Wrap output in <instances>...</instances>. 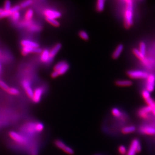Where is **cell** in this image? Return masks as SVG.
<instances>
[{"label": "cell", "instance_id": "obj_1", "mask_svg": "<svg viewBox=\"0 0 155 155\" xmlns=\"http://www.w3.org/2000/svg\"><path fill=\"white\" fill-rule=\"evenodd\" d=\"M126 3L124 13V26L129 28L133 24V3L132 1H126Z\"/></svg>", "mask_w": 155, "mask_h": 155}, {"label": "cell", "instance_id": "obj_2", "mask_svg": "<svg viewBox=\"0 0 155 155\" xmlns=\"http://www.w3.org/2000/svg\"><path fill=\"white\" fill-rule=\"evenodd\" d=\"M142 149L140 140L137 138H135L131 141L126 155H136L142 151Z\"/></svg>", "mask_w": 155, "mask_h": 155}, {"label": "cell", "instance_id": "obj_3", "mask_svg": "<svg viewBox=\"0 0 155 155\" xmlns=\"http://www.w3.org/2000/svg\"><path fill=\"white\" fill-rule=\"evenodd\" d=\"M70 66L67 62L63 61L59 62L54 66L53 71L57 72L59 75L64 74L69 70Z\"/></svg>", "mask_w": 155, "mask_h": 155}, {"label": "cell", "instance_id": "obj_4", "mask_svg": "<svg viewBox=\"0 0 155 155\" xmlns=\"http://www.w3.org/2000/svg\"><path fill=\"white\" fill-rule=\"evenodd\" d=\"M9 136L12 140H13L14 141L20 144L24 145L28 143V139L26 137L14 131H11L9 132Z\"/></svg>", "mask_w": 155, "mask_h": 155}, {"label": "cell", "instance_id": "obj_5", "mask_svg": "<svg viewBox=\"0 0 155 155\" xmlns=\"http://www.w3.org/2000/svg\"><path fill=\"white\" fill-rule=\"evenodd\" d=\"M140 133L143 135L153 136L155 135V127L150 125H143L139 129Z\"/></svg>", "mask_w": 155, "mask_h": 155}, {"label": "cell", "instance_id": "obj_6", "mask_svg": "<svg viewBox=\"0 0 155 155\" xmlns=\"http://www.w3.org/2000/svg\"><path fill=\"white\" fill-rule=\"evenodd\" d=\"M127 75L132 78H148V73L140 70H129Z\"/></svg>", "mask_w": 155, "mask_h": 155}, {"label": "cell", "instance_id": "obj_7", "mask_svg": "<svg viewBox=\"0 0 155 155\" xmlns=\"http://www.w3.org/2000/svg\"><path fill=\"white\" fill-rule=\"evenodd\" d=\"M44 14L47 18L56 20L62 16V14L60 12L51 9H46L44 11Z\"/></svg>", "mask_w": 155, "mask_h": 155}, {"label": "cell", "instance_id": "obj_8", "mask_svg": "<svg viewBox=\"0 0 155 155\" xmlns=\"http://www.w3.org/2000/svg\"><path fill=\"white\" fill-rule=\"evenodd\" d=\"M22 86L23 87L24 89L26 91V94L29 98L32 99L33 96V91L32 90L31 86V83L29 80L25 79L22 81Z\"/></svg>", "mask_w": 155, "mask_h": 155}, {"label": "cell", "instance_id": "obj_9", "mask_svg": "<svg viewBox=\"0 0 155 155\" xmlns=\"http://www.w3.org/2000/svg\"><path fill=\"white\" fill-rule=\"evenodd\" d=\"M43 50L40 47L33 48L30 47H22V54L23 55L26 56L30 53H41Z\"/></svg>", "mask_w": 155, "mask_h": 155}, {"label": "cell", "instance_id": "obj_10", "mask_svg": "<svg viewBox=\"0 0 155 155\" xmlns=\"http://www.w3.org/2000/svg\"><path fill=\"white\" fill-rule=\"evenodd\" d=\"M43 93V88H37L33 91V96L32 100L35 103H38L41 100V97Z\"/></svg>", "mask_w": 155, "mask_h": 155}, {"label": "cell", "instance_id": "obj_11", "mask_svg": "<svg viewBox=\"0 0 155 155\" xmlns=\"http://www.w3.org/2000/svg\"><path fill=\"white\" fill-rule=\"evenodd\" d=\"M155 76L154 75L151 74L148 76V82L146 88L147 91L150 92H152L155 89Z\"/></svg>", "mask_w": 155, "mask_h": 155}, {"label": "cell", "instance_id": "obj_12", "mask_svg": "<svg viewBox=\"0 0 155 155\" xmlns=\"http://www.w3.org/2000/svg\"><path fill=\"white\" fill-rule=\"evenodd\" d=\"M62 47V44L59 43L56 44L53 48L51 49V50L50 51V62L53 61L54 57L57 54V53L60 51Z\"/></svg>", "mask_w": 155, "mask_h": 155}, {"label": "cell", "instance_id": "obj_13", "mask_svg": "<svg viewBox=\"0 0 155 155\" xmlns=\"http://www.w3.org/2000/svg\"><path fill=\"white\" fill-rule=\"evenodd\" d=\"M152 107H151L150 106L145 107L142 109L140 110L139 115L140 117L143 118V119H147L148 118V114L149 113L152 112Z\"/></svg>", "mask_w": 155, "mask_h": 155}, {"label": "cell", "instance_id": "obj_14", "mask_svg": "<svg viewBox=\"0 0 155 155\" xmlns=\"http://www.w3.org/2000/svg\"><path fill=\"white\" fill-rule=\"evenodd\" d=\"M21 44L22 47H30L33 48L40 47V45L37 43L28 40H23L21 42Z\"/></svg>", "mask_w": 155, "mask_h": 155}, {"label": "cell", "instance_id": "obj_15", "mask_svg": "<svg viewBox=\"0 0 155 155\" xmlns=\"http://www.w3.org/2000/svg\"><path fill=\"white\" fill-rule=\"evenodd\" d=\"M40 59L41 61L43 63H49L50 62V51L47 49H44L43 50L41 53L40 56Z\"/></svg>", "mask_w": 155, "mask_h": 155}, {"label": "cell", "instance_id": "obj_16", "mask_svg": "<svg viewBox=\"0 0 155 155\" xmlns=\"http://www.w3.org/2000/svg\"><path fill=\"white\" fill-rule=\"evenodd\" d=\"M136 130V127L133 126H127L123 127L122 129V134L124 135H127L135 132Z\"/></svg>", "mask_w": 155, "mask_h": 155}, {"label": "cell", "instance_id": "obj_17", "mask_svg": "<svg viewBox=\"0 0 155 155\" xmlns=\"http://www.w3.org/2000/svg\"><path fill=\"white\" fill-rule=\"evenodd\" d=\"M123 45L122 44H119V45L117 46L115 50L112 54V58L114 59L118 58L119 56L122 54V52L123 51Z\"/></svg>", "mask_w": 155, "mask_h": 155}, {"label": "cell", "instance_id": "obj_18", "mask_svg": "<svg viewBox=\"0 0 155 155\" xmlns=\"http://www.w3.org/2000/svg\"><path fill=\"white\" fill-rule=\"evenodd\" d=\"M115 84L119 86H129L133 84V82L130 81L123 80V81H117L115 82Z\"/></svg>", "mask_w": 155, "mask_h": 155}, {"label": "cell", "instance_id": "obj_19", "mask_svg": "<svg viewBox=\"0 0 155 155\" xmlns=\"http://www.w3.org/2000/svg\"><path fill=\"white\" fill-rule=\"evenodd\" d=\"M105 1L104 0H99L97 2L96 9L99 12H102L104 10L105 7Z\"/></svg>", "mask_w": 155, "mask_h": 155}, {"label": "cell", "instance_id": "obj_20", "mask_svg": "<svg viewBox=\"0 0 155 155\" xmlns=\"http://www.w3.org/2000/svg\"><path fill=\"white\" fill-rule=\"evenodd\" d=\"M33 15V10L31 9H28L25 14V20L27 21L32 20Z\"/></svg>", "mask_w": 155, "mask_h": 155}, {"label": "cell", "instance_id": "obj_21", "mask_svg": "<svg viewBox=\"0 0 155 155\" xmlns=\"http://www.w3.org/2000/svg\"><path fill=\"white\" fill-rule=\"evenodd\" d=\"M54 145L56 146L57 148L60 149L62 150L64 149L66 147V145L64 143V142H63L62 140L57 139L54 141Z\"/></svg>", "mask_w": 155, "mask_h": 155}, {"label": "cell", "instance_id": "obj_22", "mask_svg": "<svg viewBox=\"0 0 155 155\" xmlns=\"http://www.w3.org/2000/svg\"><path fill=\"white\" fill-rule=\"evenodd\" d=\"M27 28H28V30L31 32H38V31H40L41 29V27L34 23L32 24V25H30Z\"/></svg>", "mask_w": 155, "mask_h": 155}, {"label": "cell", "instance_id": "obj_23", "mask_svg": "<svg viewBox=\"0 0 155 155\" xmlns=\"http://www.w3.org/2000/svg\"><path fill=\"white\" fill-rule=\"evenodd\" d=\"M46 19L47 22L54 27H59L60 25V23L56 19H50V18H46Z\"/></svg>", "mask_w": 155, "mask_h": 155}, {"label": "cell", "instance_id": "obj_24", "mask_svg": "<svg viewBox=\"0 0 155 155\" xmlns=\"http://www.w3.org/2000/svg\"><path fill=\"white\" fill-rule=\"evenodd\" d=\"M111 113L113 116H114L115 117L117 118H120L122 117V112L120 111V110L117 108H113L111 110Z\"/></svg>", "mask_w": 155, "mask_h": 155}, {"label": "cell", "instance_id": "obj_25", "mask_svg": "<svg viewBox=\"0 0 155 155\" xmlns=\"http://www.w3.org/2000/svg\"><path fill=\"white\" fill-rule=\"evenodd\" d=\"M12 14L13 13L11 11V9L9 11H5L4 10H3V11L0 13V18L11 16Z\"/></svg>", "mask_w": 155, "mask_h": 155}, {"label": "cell", "instance_id": "obj_26", "mask_svg": "<svg viewBox=\"0 0 155 155\" xmlns=\"http://www.w3.org/2000/svg\"><path fill=\"white\" fill-rule=\"evenodd\" d=\"M79 36L81 38L84 40H88L89 39V35L87 34V33L85 31H81L79 33Z\"/></svg>", "mask_w": 155, "mask_h": 155}, {"label": "cell", "instance_id": "obj_27", "mask_svg": "<svg viewBox=\"0 0 155 155\" xmlns=\"http://www.w3.org/2000/svg\"><path fill=\"white\" fill-rule=\"evenodd\" d=\"M11 19H12V20L13 21H15V22L19 20V19L20 18V12L19 11L14 12L11 16Z\"/></svg>", "mask_w": 155, "mask_h": 155}, {"label": "cell", "instance_id": "obj_28", "mask_svg": "<svg viewBox=\"0 0 155 155\" xmlns=\"http://www.w3.org/2000/svg\"><path fill=\"white\" fill-rule=\"evenodd\" d=\"M118 150H119V153L120 155H126L127 150L126 147L123 146V145H121V146L119 147Z\"/></svg>", "mask_w": 155, "mask_h": 155}, {"label": "cell", "instance_id": "obj_29", "mask_svg": "<svg viewBox=\"0 0 155 155\" xmlns=\"http://www.w3.org/2000/svg\"><path fill=\"white\" fill-rule=\"evenodd\" d=\"M7 91L9 94H12V95H16L19 94V91L17 89L14 87H9V89Z\"/></svg>", "mask_w": 155, "mask_h": 155}, {"label": "cell", "instance_id": "obj_30", "mask_svg": "<svg viewBox=\"0 0 155 155\" xmlns=\"http://www.w3.org/2000/svg\"><path fill=\"white\" fill-rule=\"evenodd\" d=\"M66 154H68L69 155H72L74 154V151L72 148L70 147L66 146V147L63 149V150Z\"/></svg>", "mask_w": 155, "mask_h": 155}, {"label": "cell", "instance_id": "obj_31", "mask_svg": "<svg viewBox=\"0 0 155 155\" xmlns=\"http://www.w3.org/2000/svg\"><path fill=\"white\" fill-rule=\"evenodd\" d=\"M133 52L135 54V55L136 56V57L140 59L141 60H143L145 58V55H143V54L140 53V50H138L136 49H135L133 50Z\"/></svg>", "mask_w": 155, "mask_h": 155}, {"label": "cell", "instance_id": "obj_32", "mask_svg": "<svg viewBox=\"0 0 155 155\" xmlns=\"http://www.w3.org/2000/svg\"><path fill=\"white\" fill-rule=\"evenodd\" d=\"M33 3V1L31 0H28V1H24L22 3H21L20 7L22 8H25L27 7L30 5H31Z\"/></svg>", "mask_w": 155, "mask_h": 155}, {"label": "cell", "instance_id": "obj_33", "mask_svg": "<svg viewBox=\"0 0 155 155\" xmlns=\"http://www.w3.org/2000/svg\"><path fill=\"white\" fill-rule=\"evenodd\" d=\"M146 104H148V106L151 107L153 108H155V101L151 97L146 100Z\"/></svg>", "mask_w": 155, "mask_h": 155}, {"label": "cell", "instance_id": "obj_34", "mask_svg": "<svg viewBox=\"0 0 155 155\" xmlns=\"http://www.w3.org/2000/svg\"><path fill=\"white\" fill-rule=\"evenodd\" d=\"M146 44L143 42H140V51L143 55H145L146 54Z\"/></svg>", "mask_w": 155, "mask_h": 155}, {"label": "cell", "instance_id": "obj_35", "mask_svg": "<svg viewBox=\"0 0 155 155\" xmlns=\"http://www.w3.org/2000/svg\"><path fill=\"white\" fill-rule=\"evenodd\" d=\"M142 95H143V98H145V100L150 98V97H151L150 93L149 91H147V90L143 91V92H142Z\"/></svg>", "mask_w": 155, "mask_h": 155}, {"label": "cell", "instance_id": "obj_36", "mask_svg": "<svg viewBox=\"0 0 155 155\" xmlns=\"http://www.w3.org/2000/svg\"><path fill=\"white\" fill-rule=\"evenodd\" d=\"M0 87L6 91H7L9 88V86H8L7 84L1 80H0Z\"/></svg>", "mask_w": 155, "mask_h": 155}, {"label": "cell", "instance_id": "obj_37", "mask_svg": "<svg viewBox=\"0 0 155 155\" xmlns=\"http://www.w3.org/2000/svg\"><path fill=\"white\" fill-rule=\"evenodd\" d=\"M11 9V3L10 1H7L5 2L4 4V10L9 11Z\"/></svg>", "mask_w": 155, "mask_h": 155}, {"label": "cell", "instance_id": "obj_38", "mask_svg": "<svg viewBox=\"0 0 155 155\" xmlns=\"http://www.w3.org/2000/svg\"><path fill=\"white\" fill-rule=\"evenodd\" d=\"M60 76L59 75V74L57 73V72L55 71H53L51 73V77L53 78H57L58 77V76Z\"/></svg>", "mask_w": 155, "mask_h": 155}, {"label": "cell", "instance_id": "obj_39", "mask_svg": "<svg viewBox=\"0 0 155 155\" xmlns=\"http://www.w3.org/2000/svg\"><path fill=\"white\" fill-rule=\"evenodd\" d=\"M152 113L154 114V116H155V108L153 109Z\"/></svg>", "mask_w": 155, "mask_h": 155}, {"label": "cell", "instance_id": "obj_40", "mask_svg": "<svg viewBox=\"0 0 155 155\" xmlns=\"http://www.w3.org/2000/svg\"><path fill=\"white\" fill-rule=\"evenodd\" d=\"M2 11H3V9H0V13H1Z\"/></svg>", "mask_w": 155, "mask_h": 155}, {"label": "cell", "instance_id": "obj_41", "mask_svg": "<svg viewBox=\"0 0 155 155\" xmlns=\"http://www.w3.org/2000/svg\"><path fill=\"white\" fill-rule=\"evenodd\" d=\"M0 70H1V65H0Z\"/></svg>", "mask_w": 155, "mask_h": 155}]
</instances>
